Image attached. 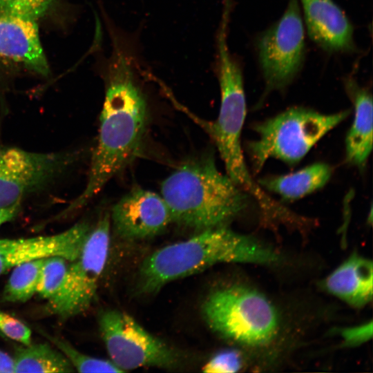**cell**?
I'll use <instances>...</instances> for the list:
<instances>
[{
	"instance_id": "obj_1",
	"label": "cell",
	"mask_w": 373,
	"mask_h": 373,
	"mask_svg": "<svg viewBox=\"0 0 373 373\" xmlns=\"http://www.w3.org/2000/svg\"><path fill=\"white\" fill-rule=\"evenodd\" d=\"M133 69L127 55L115 47L87 183L61 216L86 206L141 148L147 126V102Z\"/></svg>"
},
{
	"instance_id": "obj_2",
	"label": "cell",
	"mask_w": 373,
	"mask_h": 373,
	"mask_svg": "<svg viewBox=\"0 0 373 373\" xmlns=\"http://www.w3.org/2000/svg\"><path fill=\"white\" fill-rule=\"evenodd\" d=\"M278 255L252 237L224 225L200 231L183 241L162 247L142 262L137 276L141 294L157 292L167 283L219 263L270 265Z\"/></svg>"
},
{
	"instance_id": "obj_3",
	"label": "cell",
	"mask_w": 373,
	"mask_h": 373,
	"mask_svg": "<svg viewBox=\"0 0 373 373\" xmlns=\"http://www.w3.org/2000/svg\"><path fill=\"white\" fill-rule=\"evenodd\" d=\"M172 222L200 231L224 225L247 206L249 194L206 157L180 165L161 184Z\"/></svg>"
},
{
	"instance_id": "obj_4",
	"label": "cell",
	"mask_w": 373,
	"mask_h": 373,
	"mask_svg": "<svg viewBox=\"0 0 373 373\" xmlns=\"http://www.w3.org/2000/svg\"><path fill=\"white\" fill-rule=\"evenodd\" d=\"M216 66L220 90L219 114L213 122L201 121L202 126L215 142L227 175L261 207H265L271 198L253 180L241 147L247 108L240 64L229 49L221 48L216 53Z\"/></svg>"
},
{
	"instance_id": "obj_5",
	"label": "cell",
	"mask_w": 373,
	"mask_h": 373,
	"mask_svg": "<svg viewBox=\"0 0 373 373\" xmlns=\"http://www.w3.org/2000/svg\"><path fill=\"white\" fill-rule=\"evenodd\" d=\"M350 113L345 110L325 114L304 107H293L255 124L254 131L258 138L247 144L254 173L259 172L271 158L289 165L297 164Z\"/></svg>"
},
{
	"instance_id": "obj_6",
	"label": "cell",
	"mask_w": 373,
	"mask_h": 373,
	"mask_svg": "<svg viewBox=\"0 0 373 373\" xmlns=\"http://www.w3.org/2000/svg\"><path fill=\"white\" fill-rule=\"evenodd\" d=\"M202 312L213 332L240 345H266L278 329V315L271 302L245 285H233L212 291L203 303Z\"/></svg>"
},
{
	"instance_id": "obj_7",
	"label": "cell",
	"mask_w": 373,
	"mask_h": 373,
	"mask_svg": "<svg viewBox=\"0 0 373 373\" xmlns=\"http://www.w3.org/2000/svg\"><path fill=\"white\" fill-rule=\"evenodd\" d=\"M305 26L298 0H289L282 16L258 37L263 97L286 88L300 72L305 57Z\"/></svg>"
},
{
	"instance_id": "obj_8",
	"label": "cell",
	"mask_w": 373,
	"mask_h": 373,
	"mask_svg": "<svg viewBox=\"0 0 373 373\" xmlns=\"http://www.w3.org/2000/svg\"><path fill=\"white\" fill-rule=\"evenodd\" d=\"M110 233L111 218L106 213L90 229L79 256L69 262L60 290L48 300V312L65 320L80 315L90 307L107 260Z\"/></svg>"
},
{
	"instance_id": "obj_9",
	"label": "cell",
	"mask_w": 373,
	"mask_h": 373,
	"mask_svg": "<svg viewBox=\"0 0 373 373\" xmlns=\"http://www.w3.org/2000/svg\"><path fill=\"white\" fill-rule=\"evenodd\" d=\"M98 324L110 360L123 372L144 367H178V354L128 314L104 310L99 314Z\"/></svg>"
},
{
	"instance_id": "obj_10",
	"label": "cell",
	"mask_w": 373,
	"mask_h": 373,
	"mask_svg": "<svg viewBox=\"0 0 373 373\" xmlns=\"http://www.w3.org/2000/svg\"><path fill=\"white\" fill-rule=\"evenodd\" d=\"M75 152L35 153L0 144V206L46 188L77 160Z\"/></svg>"
},
{
	"instance_id": "obj_11",
	"label": "cell",
	"mask_w": 373,
	"mask_h": 373,
	"mask_svg": "<svg viewBox=\"0 0 373 373\" xmlns=\"http://www.w3.org/2000/svg\"><path fill=\"white\" fill-rule=\"evenodd\" d=\"M110 218L115 233L131 240L153 237L172 222L162 195L142 188L122 196L113 207Z\"/></svg>"
},
{
	"instance_id": "obj_12",
	"label": "cell",
	"mask_w": 373,
	"mask_h": 373,
	"mask_svg": "<svg viewBox=\"0 0 373 373\" xmlns=\"http://www.w3.org/2000/svg\"><path fill=\"white\" fill-rule=\"evenodd\" d=\"M90 229L83 222L55 235L0 239V276L17 265L38 259L60 256L68 261L75 260Z\"/></svg>"
},
{
	"instance_id": "obj_13",
	"label": "cell",
	"mask_w": 373,
	"mask_h": 373,
	"mask_svg": "<svg viewBox=\"0 0 373 373\" xmlns=\"http://www.w3.org/2000/svg\"><path fill=\"white\" fill-rule=\"evenodd\" d=\"M309 37L329 52L356 49L354 28L334 0H298Z\"/></svg>"
},
{
	"instance_id": "obj_14",
	"label": "cell",
	"mask_w": 373,
	"mask_h": 373,
	"mask_svg": "<svg viewBox=\"0 0 373 373\" xmlns=\"http://www.w3.org/2000/svg\"><path fill=\"white\" fill-rule=\"evenodd\" d=\"M0 57L39 75L49 73L36 20L0 12Z\"/></svg>"
},
{
	"instance_id": "obj_15",
	"label": "cell",
	"mask_w": 373,
	"mask_h": 373,
	"mask_svg": "<svg viewBox=\"0 0 373 373\" xmlns=\"http://www.w3.org/2000/svg\"><path fill=\"white\" fill-rule=\"evenodd\" d=\"M321 285L351 307H363L372 300V262L354 252Z\"/></svg>"
},
{
	"instance_id": "obj_16",
	"label": "cell",
	"mask_w": 373,
	"mask_h": 373,
	"mask_svg": "<svg viewBox=\"0 0 373 373\" xmlns=\"http://www.w3.org/2000/svg\"><path fill=\"white\" fill-rule=\"evenodd\" d=\"M344 86L354 108V120L345 138L346 160L363 168L372 149V97L352 77L345 78Z\"/></svg>"
},
{
	"instance_id": "obj_17",
	"label": "cell",
	"mask_w": 373,
	"mask_h": 373,
	"mask_svg": "<svg viewBox=\"0 0 373 373\" xmlns=\"http://www.w3.org/2000/svg\"><path fill=\"white\" fill-rule=\"evenodd\" d=\"M332 173L329 164L317 162L289 174L263 178L258 183L284 200H295L323 187Z\"/></svg>"
},
{
	"instance_id": "obj_18",
	"label": "cell",
	"mask_w": 373,
	"mask_h": 373,
	"mask_svg": "<svg viewBox=\"0 0 373 373\" xmlns=\"http://www.w3.org/2000/svg\"><path fill=\"white\" fill-rule=\"evenodd\" d=\"M15 372H73L75 369L60 352L41 343L17 347Z\"/></svg>"
},
{
	"instance_id": "obj_19",
	"label": "cell",
	"mask_w": 373,
	"mask_h": 373,
	"mask_svg": "<svg viewBox=\"0 0 373 373\" xmlns=\"http://www.w3.org/2000/svg\"><path fill=\"white\" fill-rule=\"evenodd\" d=\"M45 258L17 265L8 280L2 294V300L8 303H25L37 291L39 275Z\"/></svg>"
},
{
	"instance_id": "obj_20",
	"label": "cell",
	"mask_w": 373,
	"mask_h": 373,
	"mask_svg": "<svg viewBox=\"0 0 373 373\" xmlns=\"http://www.w3.org/2000/svg\"><path fill=\"white\" fill-rule=\"evenodd\" d=\"M66 357L79 372H123L111 360L95 358L75 349L62 338L41 332Z\"/></svg>"
},
{
	"instance_id": "obj_21",
	"label": "cell",
	"mask_w": 373,
	"mask_h": 373,
	"mask_svg": "<svg viewBox=\"0 0 373 373\" xmlns=\"http://www.w3.org/2000/svg\"><path fill=\"white\" fill-rule=\"evenodd\" d=\"M69 262L60 256L45 258L40 269L36 293L47 300L55 296L64 283Z\"/></svg>"
},
{
	"instance_id": "obj_22",
	"label": "cell",
	"mask_w": 373,
	"mask_h": 373,
	"mask_svg": "<svg viewBox=\"0 0 373 373\" xmlns=\"http://www.w3.org/2000/svg\"><path fill=\"white\" fill-rule=\"evenodd\" d=\"M52 0H0V12L36 20L43 16Z\"/></svg>"
},
{
	"instance_id": "obj_23",
	"label": "cell",
	"mask_w": 373,
	"mask_h": 373,
	"mask_svg": "<svg viewBox=\"0 0 373 373\" xmlns=\"http://www.w3.org/2000/svg\"><path fill=\"white\" fill-rule=\"evenodd\" d=\"M243 365L244 360L241 353L235 349H228L215 354L203 366L202 371L213 373H233L239 372Z\"/></svg>"
},
{
	"instance_id": "obj_24",
	"label": "cell",
	"mask_w": 373,
	"mask_h": 373,
	"mask_svg": "<svg viewBox=\"0 0 373 373\" xmlns=\"http://www.w3.org/2000/svg\"><path fill=\"white\" fill-rule=\"evenodd\" d=\"M0 331L12 340L23 345L31 342V329L22 321L0 309Z\"/></svg>"
},
{
	"instance_id": "obj_25",
	"label": "cell",
	"mask_w": 373,
	"mask_h": 373,
	"mask_svg": "<svg viewBox=\"0 0 373 373\" xmlns=\"http://www.w3.org/2000/svg\"><path fill=\"white\" fill-rule=\"evenodd\" d=\"M338 334L342 338L345 347H356L361 345L372 338V320L360 325L338 329Z\"/></svg>"
},
{
	"instance_id": "obj_26",
	"label": "cell",
	"mask_w": 373,
	"mask_h": 373,
	"mask_svg": "<svg viewBox=\"0 0 373 373\" xmlns=\"http://www.w3.org/2000/svg\"><path fill=\"white\" fill-rule=\"evenodd\" d=\"M21 202H17L8 206H0V227L18 216L21 209Z\"/></svg>"
},
{
	"instance_id": "obj_27",
	"label": "cell",
	"mask_w": 373,
	"mask_h": 373,
	"mask_svg": "<svg viewBox=\"0 0 373 373\" xmlns=\"http://www.w3.org/2000/svg\"><path fill=\"white\" fill-rule=\"evenodd\" d=\"M15 372L14 358L0 350V373Z\"/></svg>"
}]
</instances>
